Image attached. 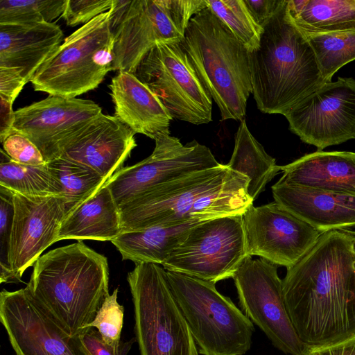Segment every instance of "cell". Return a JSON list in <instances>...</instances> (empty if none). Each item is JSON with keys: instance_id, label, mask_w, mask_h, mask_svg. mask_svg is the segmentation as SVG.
<instances>
[{"instance_id": "23", "label": "cell", "mask_w": 355, "mask_h": 355, "mask_svg": "<svg viewBox=\"0 0 355 355\" xmlns=\"http://www.w3.org/2000/svg\"><path fill=\"white\" fill-rule=\"evenodd\" d=\"M281 179L295 186L355 194V153L319 150L284 166Z\"/></svg>"}, {"instance_id": "14", "label": "cell", "mask_w": 355, "mask_h": 355, "mask_svg": "<svg viewBox=\"0 0 355 355\" xmlns=\"http://www.w3.org/2000/svg\"><path fill=\"white\" fill-rule=\"evenodd\" d=\"M284 116L292 132L319 150L355 139V80L324 84Z\"/></svg>"}, {"instance_id": "19", "label": "cell", "mask_w": 355, "mask_h": 355, "mask_svg": "<svg viewBox=\"0 0 355 355\" xmlns=\"http://www.w3.org/2000/svg\"><path fill=\"white\" fill-rule=\"evenodd\" d=\"M135 134L116 116L101 113L60 157L80 164L108 180L137 146Z\"/></svg>"}, {"instance_id": "15", "label": "cell", "mask_w": 355, "mask_h": 355, "mask_svg": "<svg viewBox=\"0 0 355 355\" xmlns=\"http://www.w3.org/2000/svg\"><path fill=\"white\" fill-rule=\"evenodd\" d=\"M0 321L16 355H90L80 336L64 332L26 288L1 292Z\"/></svg>"}, {"instance_id": "21", "label": "cell", "mask_w": 355, "mask_h": 355, "mask_svg": "<svg viewBox=\"0 0 355 355\" xmlns=\"http://www.w3.org/2000/svg\"><path fill=\"white\" fill-rule=\"evenodd\" d=\"M114 116L135 134L152 139L170 132L173 118L157 96L135 73L119 71L108 85Z\"/></svg>"}, {"instance_id": "12", "label": "cell", "mask_w": 355, "mask_h": 355, "mask_svg": "<svg viewBox=\"0 0 355 355\" xmlns=\"http://www.w3.org/2000/svg\"><path fill=\"white\" fill-rule=\"evenodd\" d=\"M233 279L242 311L272 345L287 354L305 355L308 347L298 337L287 312L277 266L249 256Z\"/></svg>"}, {"instance_id": "6", "label": "cell", "mask_w": 355, "mask_h": 355, "mask_svg": "<svg viewBox=\"0 0 355 355\" xmlns=\"http://www.w3.org/2000/svg\"><path fill=\"white\" fill-rule=\"evenodd\" d=\"M205 8L206 0H113V71L135 73L157 44L181 42L191 19Z\"/></svg>"}, {"instance_id": "28", "label": "cell", "mask_w": 355, "mask_h": 355, "mask_svg": "<svg viewBox=\"0 0 355 355\" xmlns=\"http://www.w3.org/2000/svg\"><path fill=\"white\" fill-rule=\"evenodd\" d=\"M0 186L26 196L61 195L60 184L49 171L47 163L28 166L12 162L1 150Z\"/></svg>"}, {"instance_id": "32", "label": "cell", "mask_w": 355, "mask_h": 355, "mask_svg": "<svg viewBox=\"0 0 355 355\" xmlns=\"http://www.w3.org/2000/svg\"><path fill=\"white\" fill-rule=\"evenodd\" d=\"M65 0H0V24L51 23L62 15Z\"/></svg>"}, {"instance_id": "10", "label": "cell", "mask_w": 355, "mask_h": 355, "mask_svg": "<svg viewBox=\"0 0 355 355\" xmlns=\"http://www.w3.org/2000/svg\"><path fill=\"white\" fill-rule=\"evenodd\" d=\"M249 256L243 215H230L193 227L162 266L216 284L233 278Z\"/></svg>"}, {"instance_id": "8", "label": "cell", "mask_w": 355, "mask_h": 355, "mask_svg": "<svg viewBox=\"0 0 355 355\" xmlns=\"http://www.w3.org/2000/svg\"><path fill=\"white\" fill-rule=\"evenodd\" d=\"M110 17L103 13L67 37L34 73V90L71 98L97 88L113 71Z\"/></svg>"}, {"instance_id": "5", "label": "cell", "mask_w": 355, "mask_h": 355, "mask_svg": "<svg viewBox=\"0 0 355 355\" xmlns=\"http://www.w3.org/2000/svg\"><path fill=\"white\" fill-rule=\"evenodd\" d=\"M180 45L221 121L244 119L252 90L245 47L207 7L191 19Z\"/></svg>"}, {"instance_id": "20", "label": "cell", "mask_w": 355, "mask_h": 355, "mask_svg": "<svg viewBox=\"0 0 355 355\" xmlns=\"http://www.w3.org/2000/svg\"><path fill=\"white\" fill-rule=\"evenodd\" d=\"M272 192L276 202L321 234L355 229V194L301 187L281 178Z\"/></svg>"}, {"instance_id": "30", "label": "cell", "mask_w": 355, "mask_h": 355, "mask_svg": "<svg viewBox=\"0 0 355 355\" xmlns=\"http://www.w3.org/2000/svg\"><path fill=\"white\" fill-rule=\"evenodd\" d=\"M306 37L325 83L332 82L338 69L355 60V31Z\"/></svg>"}, {"instance_id": "34", "label": "cell", "mask_w": 355, "mask_h": 355, "mask_svg": "<svg viewBox=\"0 0 355 355\" xmlns=\"http://www.w3.org/2000/svg\"><path fill=\"white\" fill-rule=\"evenodd\" d=\"M14 216L13 192L0 186V282H13L9 250Z\"/></svg>"}, {"instance_id": "27", "label": "cell", "mask_w": 355, "mask_h": 355, "mask_svg": "<svg viewBox=\"0 0 355 355\" xmlns=\"http://www.w3.org/2000/svg\"><path fill=\"white\" fill-rule=\"evenodd\" d=\"M226 165L248 178V193L253 200L281 171V166L276 164L275 159L266 152L250 132L245 119L241 121L235 135L234 150Z\"/></svg>"}, {"instance_id": "1", "label": "cell", "mask_w": 355, "mask_h": 355, "mask_svg": "<svg viewBox=\"0 0 355 355\" xmlns=\"http://www.w3.org/2000/svg\"><path fill=\"white\" fill-rule=\"evenodd\" d=\"M284 302L300 340L308 348L355 336V235L322 233L282 279Z\"/></svg>"}, {"instance_id": "37", "label": "cell", "mask_w": 355, "mask_h": 355, "mask_svg": "<svg viewBox=\"0 0 355 355\" xmlns=\"http://www.w3.org/2000/svg\"><path fill=\"white\" fill-rule=\"evenodd\" d=\"M80 338L90 355H128L135 338L121 343L118 347L107 345L99 332L94 328H89L80 335Z\"/></svg>"}, {"instance_id": "7", "label": "cell", "mask_w": 355, "mask_h": 355, "mask_svg": "<svg viewBox=\"0 0 355 355\" xmlns=\"http://www.w3.org/2000/svg\"><path fill=\"white\" fill-rule=\"evenodd\" d=\"M167 277L199 354L243 355L250 349L253 322L215 283L171 271Z\"/></svg>"}, {"instance_id": "18", "label": "cell", "mask_w": 355, "mask_h": 355, "mask_svg": "<svg viewBox=\"0 0 355 355\" xmlns=\"http://www.w3.org/2000/svg\"><path fill=\"white\" fill-rule=\"evenodd\" d=\"M13 203L9 263L13 282H18L42 252L58 241L69 210L67 200L58 196H26L13 192Z\"/></svg>"}, {"instance_id": "36", "label": "cell", "mask_w": 355, "mask_h": 355, "mask_svg": "<svg viewBox=\"0 0 355 355\" xmlns=\"http://www.w3.org/2000/svg\"><path fill=\"white\" fill-rule=\"evenodd\" d=\"M3 150L14 162L28 166L46 164L37 147L25 135L14 132L2 143Z\"/></svg>"}, {"instance_id": "11", "label": "cell", "mask_w": 355, "mask_h": 355, "mask_svg": "<svg viewBox=\"0 0 355 355\" xmlns=\"http://www.w3.org/2000/svg\"><path fill=\"white\" fill-rule=\"evenodd\" d=\"M135 74L157 96L173 119L194 125L211 121L212 98L180 42L157 44Z\"/></svg>"}, {"instance_id": "31", "label": "cell", "mask_w": 355, "mask_h": 355, "mask_svg": "<svg viewBox=\"0 0 355 355\" xmlns=\"http://www.w3.org/2000/svg\"><path fill=\"white\" fill-rule=\"evenodd\" d=\"M206 3L249 52L259 48L263 28L244 0H206Z\"/></svg>"}, {"instance_id": "3", "label": "cell", "mask_w": 355, "mask_h": 355, "mask_svg": "<svg viewBox=\"0 0 355 355\" xmlns=\"http://www.w3.org/2000/svg\"><path fill=\"white\" fill-rule=\"evenodd\" d=\"M107 259L81 241L35 263L25 287L69 336H78L109 295Z\"/></svg>"}, {"instance_id": "16", "label": "cell", "mask_w": 355, "mask_h": 355, "mask_svg": "<svg viewBox=\"0 0 355 355\" xmlns=\"http://www.w3.org/2000/svg\"><path fill=\"white\" fill-rule=\"evenodd\" d=\"M101 113V107L91 100L49 95L15 111L13 128L37 147L47 163L60 157Z\"/></svg>"}, {"instance_id": "33", "label": "cell", "mask_w": 355, "mask_h": 355, "mask_svg": "<svg viewBox=\"0 0 355 355\" xmlns=\"http://www.w3.org/2000/svg\"><path fill=\"white\" fill-rule=\"evenodd\" d=\"M118 292L116 288L105 298L94 320L86 326V329L96 328L102 339L113 347H118L121 343L123 324L124 307L117 301Z\"/></svg>"}, {"instance_id": "39", "label": "cell", "mask_w": 355, "mask_h": 355, "mask_svg": "<svg viewBox=\"0 0 355 355\" xmlns=\"http://www.w3.org/2000/svg\"><path fill=\"white\" fill-rule=\"evenodd\" d=\"M257 23L263 27L280 9L285 0H244Z\"/></svg>"}, {"instance_id": "25", "label": "cell", "mask_w": 355, "mask_h": 355, "mask_svg": "<svg viewBox=\"0 0 355 355\" xmlns=\"http://www.w3.org/2000/svg\"><path fill=\"white\" fill-rule=\"evenodd\" d=\"M203 221L123 231L111 242L123 260H130L135 264L153 263L162 266L191 229Z\"/></svg>"}, {"instance_id": "24", "label": "cell", "mask_w": 355, "mask_h": 355, "mask_svg": "<svg viewBox=\"0 0 355 355\" xmlns=\"http://www.w3.org/2000/svg\"><path fill=\"white\" fill-rule=\"evenodd\" d=\"M122 232L119 207L104 184L93 196L66 216L58 241L90 239L111 241Z\"/></svg>"}, {"instance_id": "4", "label": "cell", "mask_w": 355, "mask_h": 355, "mask_svg": "<svg viewBox=\"0 0 355 355\" xmlns=\"http://www.w3.org/2000/svg\"><path fill=\"white\" fill-rule=\"evenodd\" d=\"M263 28L259 48L249 53L252 94L261 112L284 115L325 82L307 37L290 17L287 0Z\"/></svg>"}, {"instance_id": "35", "label": "cell", "mask_w": 355, "mask_h": 355, "mask_svg": "<svg viewBox=\"0 0 355 355\" xmlns=\"http://www.w3.org/2000/svg\"><path fill=\"white\" fill-rule=\"evenodd\" d=\"M112 3L113 0H65L61 17L69 26L85 25L108 12Z\"/></svg>"}, {"instance_id": "26", "label": "cell", "mask_w": 355, "mask_h": 355, "mask_svg": "<svg viewBox=\"0 0 355 355\" xmlns=\"http://www.w3.org/2000/svg\"><path fill=\"white\" fill-rule=\"evenodd\" d=\"M287 10L306 36L355 31V0H287Z\"/></svg>"}, {"instance_id": "13", "label": "cell", "mask_w": 355, "mask_h": 355, "mask_svg": "<svg viewBox=\"0 0 355 355\" xmlns=\"http://www.w3.org/2000/svg\"><path fill=\"white\" fill-rule=\"evenodd\" d=\"M154 140L150 156L122 167L105 182L119 207L155 187L220 164L208 147L196 140L184 145L170 132L159 134Z\"/></svg>"}, {"instance_id": "17", "label": "cell", "mask_w": 355, "mask_h": 355, "mask_svg": "<svg viewBox=\"0 0 355 355\" xmlns=\"http://www.w3.org/2000/svg\"><path fill=\"white\" fill-rule=\"evenodd\" d=\"M249 255L289 268L315 244L321 233L275 201L243 214Z\"/></svg>"}, {"instance_id": "41", "label": "cell", "mask_w": 355, "mask_h": 355, "mask_svg": "<svg viewBox=\"0 0 355 355\" xmlns=\"http://www.w3.org/2000/svg\"><path fill=\"white\" fill-rule=\"evenodd\" d=\"M305 355H355V336L335 345L308 348Z\"/></svg>"}, {"instance_id": "2", "label": "cell", "mask_w": 355, "mask_h": 355, "mask_svg": "<svg viewBox=\"0 0 355 355\" xmlns=\"http://www.w3.org/2000/svg\"><path fill=\"white\" fill-rule=\"evenodd\" d=\"M248 182L220 164L162 184L119 207L122 232L243 215L254 201Z\"/></svg>"}, {"instance_id": "22", "label": "cell", "mask_w": 355, "mask_h": 355, "mask_svg": "<svg viewBox=\"0 0 355 355\" xmlns=\"http://www.w3.org/2000/svg\"><path fill=\"white\" fill-rule=\"evenodd\" d=\"M62 39V29L53 22L0 24V67L19 69L30 82Z\"/></svg>"}, {"instance_id": "29", "label": "cell", "mask_w": 355, "mask_h": 355, "mask_svg": "<svg viewBox=\"0 0 355 355\" xmlns=\"http://www.w3.org/2000/svg\"><path fill=\"white\" fill-rule=\"evenodd\" d=\"M47 166L60 184L62 197L68 202L69 213L93 196L107 181L93 170L62 157L47 162Z\"/></svg>"}, {"instance_id": "42", "label": "cell", "mask_w": 355, "mask_h": 355, "mask_svg": "<svg viewBox=\"0 0 355 355\" xmlns=\"http://www.w3.org/2000/svg\"><path fill=\"white\" fill-rule=\"evenodd\" d=\"M350 233L355 235V230H349Z\"/></svg>"}, {"instance_id": "40", "label": "cell", "mask_w": 355, "mask_h": 355, "mask_svg": "<svg viewBox=\"0 0 355 355\" xmlns=\"http://www.w3.org/2000/svg\"><path fill=\"white\" fill-rule=\"evenodd\" d=\"M11 101L0 96V141L2 143L15 132V111Z\"/></svg>"}, {"instance_id": "38", "label": "cell", "mask_w": 355, "mask_h": 355, "mask_svg": "<svg viewBox=\"0 0 355 355\" xmlns=\"http://www.w3.org/2000/svg\"><path fill=\"white\" fill-rule=\"evenodd\" d=\"M27 80L19 69L0 67V96L14 103Z\"/></svg>"}, {"instance_id": "9", "label": "cell", "mask_w": 355, "mask_h": 355, "mask_svg": "<svg viewBox=\"0 0 355 355\" xmlns=\"http://www.w3.org/2000/svg\"><path fill=\"white\" fill-rule=\"evenodd\" d=\"M127 281L140 355H198L167 271L159 264L139 263L128 274Z\"/></svg>"}]
</instances>
